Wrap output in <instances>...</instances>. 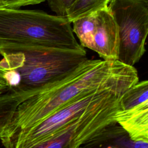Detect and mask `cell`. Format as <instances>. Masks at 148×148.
<instances>
[{
    "mask_svg": "<svg viewBox=\"0 0 148 148\" xmlns=\"http://www.w3.org/2000/svg\"><path fill=\"white\" fill-rule=\"evenodd\" d=\"M49 6L52 11L57 16H66L68 8L75 0H47Z\"/></svg>",
    "mask_w": 148,
    "mask_h": 148,
    "instance_id": "13",
    "label": "cell"
},
{
    "mask_svg": "<svg viewBox=\"0 0 148 148\" xmlns=\"http://www.w3.org/2000/svg\"><path fill=\"white\" fill-rule=\"evenodd\" d=\"M83 50L66 16L42 11L0 8V45Z\"/></svg>",
    "mask_w": 148,
    "mask_h": 148,
    "instance_id": "3",
    "label": "cell"
},
{
    "mask_svg": "<svg viewBox=\"0 0 148 148\" xmlns=\"http://www.w3.org/2000/svg\"><path fill=\"white\" fill-rule=\"evenodd\" d=\"M142 1H146V2H148V0H142Z\"/></svg>",
    "mask_w": 148,
    "mask_h": 148,
    "instance_id": "19",
    "label": "cell"
},
{
    "mask_svg": "<svg viewBox=\"0 0 148 148\" xmlns=\"http://www.w3.org/2000/svg\"><path fill=\"white\" fill-rule=\"evenodd\" d=\"M79 148H85V147H83V146H81V147H80ZM108 148H111V147H108Z\"/></svg>",
    "mask_w": 148,
    "mask_h": 148,
    "instance_id": "18",
    "label": "cell"
},
{
    "mask_svg": "<svg viewBox=\"0 0 148 148\" xmlns=\"http://www.w3.org/2000/svg\"><path fill=\"white\" fill-rule=\"evenodd\" d=\"M85 148H148V142L134 141L117 123L108 126L83 146Z\"/></svg>",
    "mask_w": 148,
    "mask_h": 148,
    "instance_id": "9",
    "label": "cell"
},
{
    "mask_svg": "<svg viewBox=\"0 0 148 148\" xmlns=\"http://www.w3.org/2000/svg\"><path fill=\"white\" fill-rule=\"evenodd\" d=\"M5 8L4 5V0H0V8Z\"/></svg>",
    "mask_w": 148,
    "mask_h": 148,
    "instance_id": "16",
    "label": "cell"
},
{
    "mask_svg": "<svg viewBox=\"0 0 148 148\" xmlns=\"http://www.w3.org/2000/svg\"><path fill=\"white\" fill-rule=\"evenodd\" d=\"M138 81V73L135 72L114 83L83 92L3 146L5 148H33L84 112L104 102L116 92L130 88Z\"/></svg>",
    "mask_w": 148,
    "mask_h": 148,
    "instance_id": "4",
    "label": "cell"
},
{
    "mask_svg": "<svg viewBox=\"0 0 148 148\" xmlns=\"http://www.w3.org/2000/svg\"><path fill=\"white\" fill-rule=\"evenodd\" d=\"M118 60L87 59L73 71L39 87L18 90L21 99L2 131L3 146L46 119L77 95L136 72Z\"/></svg>",
    "mask_w": 148,
    "mask_h": 148,
    "instance_id": "1",
    "label": "cell"
},
{
    "mask_svg": "<svg viewBox=\"0 0 148 148\" xmlns=\"http://www.w3.org/2000/svg\"><path fill=\"white\" fill-rule=\"evenodd\" d=\"M129 89L116 92L33 148H79L83 146L106 127L117 123L116 114L123 109L122 99Z\"/></svg>",
    "mask_w": 148,
    "mask_h": 148,
    "instance_id": "5",
    "label": "cell"
},
{
    "mask_svg": "<svg viewBox=\"0 0 148 148\" xmlns=\"http://www.w3.org/2000/svg\"><path fill=\"white\" fill-rule=\"evenodd\" d=\"M9 92L7 82L5 79L4 71L0 67V96Z\"/></svg>",
    "mask_w": 148,
    "mask_h": 148,
    "instance_id": "15",
    "label": "cell"
},
{
    "mask_svg": "<svg viewBox=\"0 0 148 148\" xmlns=\"http://www.w3.org/2000/svg\"><path fill=\"white\" fill-rule=\"evenodd\" d=\"M83 47L95 51L103 60H117L118 28L108 7L96 12L95 26Z\"/></svg>",
    "mask_w": 148,
    "mask_h": 148,
    "instance_id": "7",
    "label": "cell"
},
{
    "mask_svg": "<svg viewBox=\"0 0 148 148\" xmlns=\"http://www.w3.org/2000/svg\"><path fill=\"white\" fill-rule=\"evenodd\" d=\"M0 54L3 57L0 65L19 75L20 84L14 91L52 82L73 71L88 59L84 49L38 46L0 45Z\"/></svg>",
    "mask_w": 148,
    "mask_h": 148,
    "instance_id": "2",
    "label": "cell"
},
{
    "mask_svg": "<svg viewBox=\"0 0 148 148\" xmlns=\"http://www.w3.org/2000/svg\"><path fill=\"white\" fill-rule=\"evenodd\" d=\"M115 119L131 140L148 142V100L120 110Z\"/></svg>",
    "mask_w": 148,
    "mask_h": 148,
    "instance_id": "8",
    "label": "cell"
},
{
    "mask_svg": "<svg viewBox=\"0 0 148 148\" xmlns=\"http://www.w3.org/2000/svg\"><path fill=\"white\" fill-rule=\"evenodd\" d=\"M20 102V97L16 92H9L0 96V131L9 123Z\"/></svg>",
    "mask_w": 148,
    "mask_h": 148,
    "instance_id": "11",
    "label": "cell"
},
{
    "mask_svg": "<svg viewBox=\"0 0 148 148\" xmlns=\"http://www.w3.org/2000/svg\"><path fill=\"white\" fill-rule=\"evenodd\" d=\"M2 131H0V138L1 136V135H2Z\"/></svg>",
    "mask_w": 148,
    "mask_h": 148,
    "instance_id": "17",
    "label": "cell"
},
{
    "mask_svg": "<svg viewBox=\"0 0 148 148\" xmlns=\"http://www.w3.org/2000/svg\"><path fill=\"white\" fill-rule=\"evenodd\" d=\"M46 0H4V8L18 9L21 6L36 5Z\"/></svg>",
    "mask_w": 148,
    "mask_h": 148,
    "instance_id": "14",
    "label": "cell"
},
{
    "mask_svg": "<svg viewBox=\"0 0 148 148\" xmlns=\"http://www.w3.org/2000/svg\"><path fill=\"white\" fill-rule=\"evenodd\" d=\"M108 8L119 34L117 60L134 66L144 54L148 33V2L110 0Z\"/></svg>",
    "mask_w": 148,
    "mask_h": 148,
    "instance_id": "6",
    "label": "cell"
},
{
    "mask_svg": "<svg viewBox=\"0 0 148 148\" xmlns=\"http://www.w3.org/2000/svg\"><path fill=\"white\" fill-rule=\"evenodd\" d=\"M148 82H138L124 94L122 99L123 109L130 108L148 100Z\"/></svg>",
    "mask_w": 148,
    "mask_h": 148,
    "instance_id": "12",
    "label": "cell"
},
{
    "mask_svg": "<svg viewBox=\"0 0 148 148\" xmlns=\"http://www.w3.org/2000/svg\"><path fill=\"white\" fill-rule=\"evenodd\" d=\"M110 0H75L68 8L66 17L70 23L108 7Z\"/></svg>",
    "mask_w": 148,
    "mask_h": 148,
    "instance_id": "10",
    "label": "cell"
}]
</instances>
